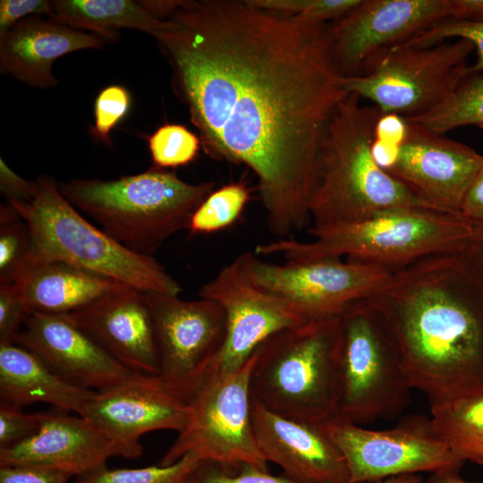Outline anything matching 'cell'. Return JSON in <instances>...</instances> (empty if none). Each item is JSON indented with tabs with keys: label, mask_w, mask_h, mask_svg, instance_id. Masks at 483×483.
Masks as SVG:
<instances>
[{
	"label": "cell",
	"mask_w": 483,
	"mask_h": 483,
	"mask_svg": "<svg viewBox=\"0 0 483 483\" xmlns=\"http://www.w3.org/2000/svg\"><path fill=\"white\" fill-rule=\"evenodd\" d=\"M328 25L248 0H179L154 37L201 146L254 173L280 239L310 223L322 137L348 95Z\"/></svg>",
	"instance_id": "obj_1"
},
{
	"label": "cell",
	"mask_w": 483,
	"mask_h": 483,
	"mask_svg": "<svg viewBox=\"0 0 483 483\" xmlns=\"http://www.w3.org/2000/svg\"><path fill=\"white\" fill-rule=\"evenodd\" d=\"M366 300L430 405L483 393V283L462 251L395 270Z\"/></svg>",
	"instance_id": "obj_2"
},
{
	"label": "cell",
	"mask_w": 483,
	"mask_h": 483,
	"mask_svg": "<svg viewBox=\"0 0 483 483\" xmlns=\"http://www.w3.org/2000/svg\"><path fill=\"white\" fill-rule=\"evenodd\" d=\"M381 114L352 93L336 106L320 144L310 226L354 223L395 208L439 211L376 162L372 144Z\"/></svg>",
	"instance_id": "obj_3"
},
{
	"label": "cell",
	"mask_w": 483,
	"mask_h": 483,
	"mask_svg": "<svg viewBox=\"0 0 483 483\" xmlns=\"http://www.w3.org/2000/svg\"><path fill=\"white\" fill-rule=\"evenodd\" d=\"M312 242L278 239L255 247L257 256L279 255L286 261L346 256L349 260L393 270L442 253L463 251L475 226L462 217L421 208H395L367 219L308 228Z\"/></svg>",
	"instance_id": "obj_4"
},
{
	"label": "cell",
	"mask_w": 483,
	"mask_h": 483,
	"mask_svg": "<svg viewBox=\"0 0 483 483\" xmlns=\"http://www.w3.org/2000/svg\"><path fill=\"white\" fill-rule=\"evenodd\" d=\"M215 182L190 183L159 167L117 180L73 179L58 183L62 195L126 249L153 254L191 217Z\"/></svg>",
	"instance_id": "obj_5"
},
{
	"label": "cell",
	"mask_w": 483,
	"mask_h": 483,
	"mask_svg": "<svg viewBox=\"0 0 483 483\" xmlns=\"http://www.w3.org/2000/svg\"><path fill=\"white\" fill-rule=\"evenodd\" d=\"M339 316L283 330L255 352L252 401L317 426L339 416Z\"/></svg>",
	"instance_id": "obj_6"
},
{
	"label": "cell",
	"mask_w": 483,
	"mask_h": 483,
	"mask_svg": "<svg viewBox=\"0 0 483 483\" xmlns=\"http://www.w3.org/2000/svg\"><path fill=\"white\" fill-rule=\"evenodd\" d=\"M34 182L29 199L7 202L30 229V263L63 260L141 292L179 296V283L153 256L126 249L90 224L62 195L52 178L41 175Z\"/></svg>",
	"instance_id": "obj_7"
},
{
	"label": "cell",
	"mask_w": 483,
	"mask_h": 483,
	"mask_svg": "<svg viewBox=\"0 0 483 483\" xmlns=\"http://www.w3.org/2000/svg\"><path fill=\"white\" fill-rule=\"evenodd\" d=\"M339 324L338 418L360 426L396 418L412 387L381 317L364 299L348 307Z\"/></svg>",
	"instance_id": "obj_8"
},
{
	"label": "cell",
	"mask_w": 483,
	"mask_h": 483,
	"mask_svg": "<svg viewBox=\"0 0 483 483\" xmlns=\"http://www.w3.org/2000/svg\"><path fill=\"white\" fill-rule=\"evenodd\" d=\"M255 352L238 369L209 371L189 402L184 428L159 464L174 463L187 453L225 470L242 465L269 470L268 462L256 439L250 395V373Z\"/></svg>",
	"instance_id": "obj_9"
},
{
	"label": "cell",
	"mask_w": 483,
	"mask_h": 483,
	"mask_svg": "<svg viewBox=\"0 0 483 483\" xmlns=\"http://www.w3.org/2000/svg\"><path fill=\"white\" fill-rule=\"evenodd\" d=\"M473 45L462 38L428 47L401 45L366 74L345 77L348 93L370 101L382 114L421 116L443 104L468 76Z\"/></svg>",
	"instance_id": "obj_10"
},
{
	"label": "cell",
	"mask_w": 483,
	"mask_h": 483,
	"mask_svg": "<svg viewBox=\"0 0 483 483\" xmlns=\"http://www.w3.org/2000/svg\"><path fill=\"white\" fill-rule=\"evenodd\" d=\"M323 431L341 452L350 483L376 482L404 474L460 472L462 461L424 415L402 417L393 428L374 430L336 418Z\"/></svg>",
	"instance_id": "obj_11"
},
{
	"label": "cell",
	"mask_w": 483,
	"mask_h": 483,
	"mask_svg": "<svg viewBox=\"0 0 483 483\" xmlns=\"http://www.w3.org/2000/svg\"><path fill=\"white\" fill-rule=\"evenodd\" d=\"M251 279L263 289L297 305L310 320L340 316L352 304L381 288L395 270L340 258L263 261L244 252Z\"/></svg>",
	"instance_id": "obj_12"
},
{
	"label": "cell",
	"mask_w": 483,
	"mask_h": 483,
	"mask_svg": "<svg viewBox=\"0 0 483 483\" xmlns=\"http://www.w3.org/2000/svg\"><path fill=\"white\" fill-rule=\"evenodd\" d=\"M142 293L154 321L159 376L190 402L223 348L225 312L209 299L183 301L163 293Z\"/></svg>",
	"instance_id": "obj_13"
},
{
	"label": "cell",
	"mask_w": 483,
	"mask_h": 483,
	"mask_svg": "<svg viewBox=\"0 0 483 483\" xmlns=\"http://www.w3.org/2000/svg\"><path fill=\"white\" fill-rule=\"evenodd\" d=\"M199 295L218 302L226 317L225 340L209 371H234L272 335L312 321L293 302L258 285L244 253L204 284Z\"/></svg>",
	"instance_id": "obj_14"
},
{
	"label": "cell",
	"mask_w": 483,
	"mask_h": 483,
	"mask_svg": "<svg viewBox=\"0 0 483 483\" xmlns=\"http://www.w3.org/2000/svg\"><path fill=\"white\" fill-rule=\"evenodd\" d=\"M449 19L450 0H360L328 25L334 62L344 77L366 74L388 51Z\"/></svg>",
	"instance_id": "obj_15"
},
{
	"label": "cell",
	"mask_w": 483,
	"mask_h": 483,
	"mask_svg": "<svg viewBox=\"0 0 483 483\" xmlns=\"http://www.w3.org/2000/svg\"><path fill=\"white\" fill-rule=\"evenodd\" d=\"M189 401L159 375L133 373L126 379L95 391L80 416L114 437L126 459L142 453L140 437L156 430L181 432L188 420Z\"/></svg>",
	"instance_id": "obj_16"
},
{
	"label": "cell",
	"mask_w": 483,
	"mask_h": 483,
	"mask_svg": "<svg viewBox=\"0 0 483 483\" xmlns=\"http://www.w3.org/2000/svg\"><path fill=\"white\" fill-rule=\"evenodd\" d=\"M407 123L386 171L437 210L462 217L463 198L483 165V155L443 134Z\"/></svg>",
	"instance_id": "obj_17"
},
{
	"label": "cell",
	"mask_w": 483,
	"mask_h": 483,
	"mask_svg": "<svg viewBox=\"0 0 483 483\" xmlns=\"http://www.w3.org/2000/svg\"><path fill=\"white\" fill-rule=\"evenodd\" d=\"M13 343L36 353L64 379L89 390L108 388L135 373L66 314L31 312Z\"/></svg>",
	"instance_id": "obj_18"
},
{
	"label": "cell",
	"mask_w": 483,
	"mask_h": 483,
	"mask_svg": "<svg viewBox=\"0 0 483 483\" xmlns=\"http://www.w3.org/2000/svg\"><path fill=\"white\" fill-rule=\"evenodd\" d=\"M66 315L130 370L159 375L154 321L141 292L124 286Z\"/></svg>",
	"instance_id": "obj_19"
},
{
	"label": "cell",
	"mask_w": 483,
	"mask_h": 483,
	"mask_svg": "<svg viewBox=\"0 0 483 483\" xmlns=\"http://www.w3.org/2000/svg\"><path fill=\"white\" fill-rule=\"evenodd\" d=\"M126 458L109 434L80 415L44 413L38 431L13 447L0 450V466L32 464L80 477L106 466L108 459Z\"/></svg>",
	"instance_id": "obj_20"
},
{
	"label": "cell",
	"mask_w": 483,
	"mask_h": 483,
	"mask_svg": "<svg viewBox=\"0 0 483 483\" xmlns=\"http://www.w3.org/2000/svg\"><path fill=\"white\" fill-rule=\"evenodd\" d=\"M251 415L260 450L284 476L300 483H350L341 452L320 426L282 417L254 401Z\"/></svg>",
	"instance_id": "obj_21"
},
{
	"label": "cell",
	"mask_w": 483,
	"mask_h": 483,
	"mask_svg": "<svg viewBox=\"0 0 483 483\" xmlns=\"http://www.w3.org/2000/svg\"><path fill=\"white\" fill-rule=\"evenodd\" d=\"M111 40L62 23L26 18L0 36V72L29 86L47 89L58 83L52 67L67 54L102 48Z\"/></svg>",
	"instance_id": "obj_22"
},
{
	"label": "cell",
	"mask_w": 483,
	"mask_h": 483,
	"mask_svg": "<svg viewBox=\"0 0 483 483\" xmlns=\"http://www.w3.org/2000/svg\"><path fill=\"white\" fill-rule=\"evenodd\" d=\"M13 286L30 312L62 315L127 285L63 260L43 259L32 261Z\"/></svg>",
	"instance_id": "obj_23"
},
{
	"label": "cell",
	"mask_w": 483,
	"mask_h": 483,
	"mask_svg": "<svg viewBox=\"0 0 483 483\" xmlns=\"http://www.w3.org/2000/svg\"><path fill=\"white\" fill-rule=\"evenodd\" d=\"M94 393L62 377L29 349L0 343V402L20 408L47 403L80 415Z\"/></svg>",
	"instance_id": "obj_24"
},
{
	"label": "cell",
	"mask_w": 483,
	"mask_h": 483,
	"mask_svg": "<svg viewBox=\"0 0 483 483\" xmlns=\"http://www.w3.org/2000/svg\"><path fill=\"white\" fill-rule=\"evenodd\" d=\"M48 19L110 40L117 38L123 28L154 38L164 25V20L152 15L140 1L131 0H54Z\"/></svg>",
	"instance_id": "obj_25"
},
{
	"label": "cell",
	"mask_w": 483,
	"mask_h": 483,
	"mask_svg": "<svg viewBox=\"0 0 483 483\" xmlns=\"http://www.w3.org/2000/svg\"><path fill=\"white\" fill-rule=\"evenodd\" d=\"M434 428L463 462L483 467V393L430 405Z\"/></svg>",
	"instance_id": "obj_26"
},
{
	"label": "cell",
	"mask_w": 483,
	"mask_h": 483,
	"mask_svg": "<svg viewBox=\"0 0 483 483\" xmlns=\"http://www.w3.org/2000/svg\"><path fill=\"white\" fill-rule=\"evenodd\" d=\"M407 122L443 134L462 126L483 129V72L466 76L439 106Z\"/></svg>",
	"instance_id": "obj_27"
},
{
	"label": "cell",
	"mask_w": 483,
	"mask_h": 483,
	"mask_svg": "<svg viewBox=\"0 0 483 483\" xmlns=\"http://www.w3.org/2000/svg\"><path fill=\"white\" fill-rule=\"evenodd\" d=\"M32 239L30 229L15 209L0 207V284H13L30 265Z\"/></svg>",
	"instance_id": "obj_28"
},
{
	"label": "cell",
	"mask_w": 483,
	"mask_h": 483,
	"mask_svg": "<svg viewBox=\"0 0 483 483\" xmlns=\"http://www.w3.org/2000/svg\"><path fill=\"white\" fill-rule=\"evenodd\" d=\"M250 199L243 182H232L214 190L194 212L189 230L210 233L231 226L239 218Z\"/></svg>",
	"instance_id": "obj_29"
},
{
	"label": "cell",
	"mask_w": 483,
	"mask_h": 483,
	"mask_svg": "<svg viewBox=\"0 0 483 483\" xmlns=\"http://www.w3.org/2000/svg\"><path fill=\"white\" fill-rule=\"evenodd\" d=\"M201 460L194 453L183 455L169 465L108 469L106 466L77 477L76 483H185Z\"/></svg>",
	"instance_id": "obj_30"
},
{
	"label": "cell",
	"mask_w": 483,
	"mask_h": 483,
	"mask_svg": "<svg viewBox=\"0 0 483 483\" xmlns=\"http://www.w3.org/2000/svg\"><path fill=\"white\" fill-rule=\"evenodd\" d=\"M199 138L180 124H165L148 139V147L155 166L176 167L192 162L198 156Z\"/></svg>",
	"instance_id": "obj_31"
},
{
	"label": "cell",
	"mask_w": 483,
	"mask_h": 483,
	"mask_svg": "<svg viewBox=\"0 0 483 483\" xmlns=\"http://www.w3.org/2000/svg\"><path fill=\"white\" fill-rule=\"evenodd\" d=\"M260 9L315 24H329L357 6L360 0H248Z\"/></svg>",
	"instance_id": "obj_32"
},
{
	"label": "cell",
	"mask_w": 483,
	"mask_h": 483,
	"mask_svg": "<svg viewBox=\"0 0 483 483\" xmlns=\"http://www.w3.org/2000/svg\"><path fill=\"white\" fill-rule=\"evenodd\" d=\"M462 38L476 51V61L467 69L468 75L483 72V23L449 19L419 34L404 45L428 47L445 40Z\"/></svg>",
	"instance_id": "obj_33"
},
{
	"label": "cell",
	"mask_w": 483,
	"mask_h": 483,
	"mask_svg": "<svg viewBox=\"0 0 483 483\" xmlns=\"http://www.w3.org/2000/svg\"><path fill=\"white\" fill-rule=\"evenodd\" d=\"M131 105L128 90L119 85L103 89L95 101V123L92 133L103 143L111 145L110 132L126 115Z\"/></svg>",
	"instance_id": "obj_34"
},
{
	"label": "cell",
	"mask_w": 483,
	"mask_h": 483,
	"mask_svg": "<svg viewBox=\"0 0 483 483\" xmlns=\"http://www.w3.org/2000/svg\"><path fill=\"white\" fill-rule=\"evenodd\" d=\"M185 483H300L284 475L275 476L249 465L225 470L218 464L201 461L190 473Z\"/></svg>",
	"instance_id": "obj_35"
},
{
	"label": "cell",
	"mask_w": 483,
	"mask_h": 483,
	"mask_svg": "<svg viewBox=\"0 0 483 483\" xmlns=\"http://www.w3.org/2000/svg\"><path fill=\"white\" fill-rule=\"evenodd\" d=\"M44 413H27L21 408L0 402V450L13 447L33 436Z\"/></svg>",
	"instance_id": "obj_36"
},
{
	"label": "cell",
	"mask_w": 483,
	"mask_h": 483,
	"mask_svg": "<svg viewBox=\"0 0 483 483\" xmlns=\"http://www.w3.org/2000/svg\"><path fill=\"white\" fill-rule=\"evenodd\" d=\"M30 313L13 284H0V343H13Z\"/></svg>",
	"instance_id": "obj_37"
},
{
	"label": "cell",
	"mask_w": 483,
	"mask_h": 483,
	"mask_svg": "<svg viewBox=\"0 0 483 483\" xmlns=\"http://www.w3.org/2000/svg\"><path fill=\"white\" fill-rule=\"evenodd\" d=\"M65 471L32 464L0 466V483H68Z\"/></svg>",
	"instance_id": "obj_38"
},
{
	"label": "cell",
	"mask_w": 483,
	"mask_h": 483,
	"mask_svg": "<svg viewBox=\"0 0 483 483\" xmlns=\"http://www.w3.org/2000/svg\"><path fill=\"white\" fill-rule=\"evenodd\" d=\"M53 1L48 0H1L0 36L17 22L32 16L51 17Z\"/></svg>",
	"instance_id": "obj_39"
},
{
	"label": "cell",
	"mask_w": 483,
	"mask_h": 483,
	"mask_svg": "<svg viewBox=\"0 0 483 483\" xmlns=\"http://www.w3.org/2000/svg\"><path fill=\"white\" fill-rule=\"evenodd\" d=\"M460 214L471 225L483 226V165L465 193Z\"/></svg>",
	"instance_id": "obj_40"
},
{
	"label": "cell",
	"mask_w": 483,
	"mask_h": 483,
	"mask_svg": "<svg viewBox=\"0 0 483 483\" xmlns=\"http://www.w3.org/2000/svg\"><path fill=\"white\" fill-rule=\"evenodd\" d=\"M34 189V181L30 182L19 176L0 159V190L7 202L26 200Z\"/></svg>",
	"instance_id": "obj_41"
},
{
	"label": "cell",
	"mask_w": 483,
	"mask_h": 483,
	"mask_svg": "<svg viewBox=\"0 0 483 483\" xmlns=\"http://www.w3.org/2000/svg\"><path fill=\"white\" fill-rule=\"evenodd\" d=\"M451 19L483 23V0H450Z\"/></svg>",
	"instance_id": "obj_42"
},
{
	"label": "cell",
	"mask_w": 483,
	"mask_h": 483,
	"mask_svg": "<svg viewBox=\"0 0 483 483\" xmlns=\"http://www.w3.org/2000/svg\"><path fill=\"white\" fill-rule=\"evenodd\" d=\"M462 252L483 283V226H475V233Z\"/></svg>",
	"instance_id": "obj_43"
},
{
	"label": "cell",
	"mask_w": 483,
	"mask_h": 483,
	"mask_svg": "<svg viewBox=\"0 0 483 483\" xmlns=\"http://www.w3.org/2000/svg\"><path fill=\"white\" fill-rule=\"evenodd\" d=\"M426 483H483V481H467L458 471H442L432 473Z\"/></svg>",
	"instance_id": "obj_44"
},
{
	"label": "cell",
	"mask_w": 483,
	"mask_h": 483,
	"mask_svg": "<svg viewBox=\"0 0 483 483\" xmlns=\"http://www.w3.org/2000/svg\"><path fill=\"white\" fill-rule=\"evenodd\" d=\"M374 483H423L419 474H404L377 480Z\"/></svg>",
	"instance_id": "obj_45"
}]
</instances>
